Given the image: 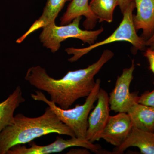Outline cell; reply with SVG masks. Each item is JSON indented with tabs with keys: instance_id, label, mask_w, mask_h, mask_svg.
Masks as SVG:
<instances>
[{
	"instance_id": "1",
	"label": "cell",
	"mask_w": 154,
	"mask_h": 154,
	"mask_svg": "<svg viewBox=\"0 0 154 154\" xmlns=\"http://www.w3.org/2000/svg\"><path fill=\"white\" fill-rule=\"evenodd\" d=\"M113 56V51L105 49L96 62L85 69L69 71L58 79L50 76L39 66L31 67L25 79L38 90L46 92L51 101L59 107L69 109L78 99L88 97L96 85L94 77Z\"/></svg>"
},
{
	"instance_id": "17",
	"label": "cell",
	"mask_w": 154,
	"mask_h": 154,
	"mask_svg": "<svg viewBox=\"0 0 154 154\" xmlns=\"http://www.w3.org/2000/svg\"><path fill=\"white\" fill-rule=\"evenodd\" d=\"M154 85V82H153ZM137 102L154 108V89L151 92L146 91L138 98Z\"/></svg>"
},
{
	"instance_id": "7",
	"label": "cell",
	"mask_w": 154,
	"mask_h": 154,
	"mask_svg": "<svg viewBox=\"0 0 154 154\" xmlns=\"http://www.w3.org/2000/svg\"><path fill=\"white\" fill-rule=\"evenodd\" d=\"M134 69V60H133L131 66L123 69L122 74L117 78L115 87L109 94L110 110L117 113H128L131 107L138 103L137 94L131 93L130 91Z\"/></svg>"
},
{
	"instance_id": "6",
	"label": "cell",
	"mask_w": 154,
	"mask_h": 154,
	"mask_svg": "<svg viewBox=\"0 0 154 154\" xmlns=\"http://www.w3.org/2000/svg\"><path fill=\"white\" fill-rule=\"evenodd\" d=\"M29 147L24 145H18L11 148L6 154H49L60 152L64 150L80 147L90 150L94 152H99L101 149L100 145L94 144L87 139L79 138L74 137L65 140L60 136L52 143L45 146H39L32 141L29 143Z\"/></svg>"
},
{
	"instance_id": "8",
	"label": "cell",
	"mask_w": 154,
	"mask_h": 154,
	"mask_svg": "<svg viewBox=\"0 0 154 154\" xmlns=\"http://www.w3.org/2000/svg\"><path fill=\"white\" fill-rule=\"evenodd\" d=\"M97 101V105L88 116L86 138L93 143L101 139L102 131L110 116L109 96L105 90L100 88Z\"/></svg>"
},
{
	"instance_id": "2",
	"label": "cell",
	"mask_w": 154,
	"mask_h": 154,
	"mask_svg": "<svg viewBox=\"0 0 154 154\" xmlns=\"http://www.w3.org/2000/svg\"><path fill=\"white\" fill-rule=\"evenodd\" d=\"M52 133L75 137L73 131L61 121L49 106L38 117H29L18 113L14 116L11 124L0 133V154H7L14 146L25 145Z\"/></svg>"
},
{
	"instance_id": "12",
	"label": "cell",
	"mask_w": 154,
	"mask_h": 154,
	"mask_svg": "<svg viewBox=\"0 0 154 154\" xmlns=\"http://www.w3.org/2000/svg\"><path fill=\"white\" fill-rule=\"evenodd\" d=\"M82 16L86 18L83 24L85 29L93 30L96 27L98 19L91 12L89 0H72L68 6L66 12L61 18L60 25H67L77 17Z\"/></svg>"
},
{
	"instance_id": "4",
	"label": "cell",
	"mask_w": 154,
	"mask_h": 154,
	"mask_svg": "<svg viewBox=\"0 0 154 154\" xmlns=\"http://www.w3.org/2000/svg\"><path fill=\"white\" fill-rule=\"evenodd\" d=\"M135 8V2L131 4L123 13V19L120 25L113 33L106 39L96 42L85 48H69L66 51L69 55H72L69 59V61H76L83 56L85 55L95 48L115 42L126 41L131 43L137 50H144L146 48V41L141 36H139L133 21V12Z\"/></svg>"
},
{
	"instance_id": "15",
	"label": "cell",
	"mask_w": 154,
	"mask_h": 154,
	"mask_svg": "<svg viewBox=\"0 0 154 154\" xmlns=\"http://www.w3.org/2000/svg\"><path fill=\"white\" fill-rule=\"evenodd\" d=\"M25 101L22 96V88L18 86L6 100L0 103V133L11 124L15 110Z\"/></svg>"
},
{
	"instance_id": "5",
	"label": "cell",
	"mask_w": 154,
	"mask_h": 154,
	"mask_svg": "<svg viewBox=\"0 0 154 154\" xmlns=\"http://www.w3.org/2000/svg\"><path fill=\"white\" fill-rule=\"evenodd\" d=\"M81 19L82 17H79L67 25L57 26L54 22L43 27L39 36L43 46L54 53L59 49L61 43L69 38H77L90 45L94 44L104 28L95 30H82L79 28Z\"/></svg>"
},
{
	"instance_id": "19",
	"label": "cell",
	"mask_w": 154,
	"mask_h": 154,
	"mask_svg": "<svg viewBox=\"0 0 154 154\" xmlns=\"http://www.w3.org/2000/svg\"><path fill=\"white\" fill-rule=\"evenodd\" d=\"M118 1L119 6L122 14L124 13L125 11L131 3L134 2V0H118Z\"/></svg>"
},
{
	"instance_id": "18",
	"label": "cell",
	"mask_w": 154,
	"mask_h": 154,
	"mask_svg": "<svg viewBox=\"0 0 154 154\" xmlns=\"http://www.w3.org/2000/svg\"><path fill=\"white\" fill-rule=\"evenodd\" d=\"M144 56L148 60L150 69L154 74V51L150 48H148L145 51Z\"/></svg>"
},
{
	"instance_id": "3",
	"label": "cell",
	"mask_w": 154,
	"mask_h": 154,
	"mask_svg": "<svg viewBox=\"0 0 154 154\" xmlns=\"http://www.w3.org/2000/svg\"><path fill=\"white\" fill-rule=\"evenodd\" d=\"M101 80L97 79L96 85L90 94L86 97L85 102L82 105H77L72 109H64L46 98L39 90L35 91L31 94V98L36 101L44 102L57 115L61 121L68 126L74 133L76 137L86 139L88 128V119L91 110L94 107L100 88Z\"/></svg>"
},
{
	"instance_id": "9",
	"label": "cell",
	"mask_w": 154,
	"mask_h": 154,
	"mask_svg": "<svg viewBox=\"0 0 154 154\" xmlns=\"http://www.w3.org/2000/svg\"><path fill=\"white\" fill-rule=\"evenodd\" d=\"M132 127L128 113L122 112L116 115L110 116L102 131L101 139L117 147L126 140Z\"/></svg>"
},
{
	"instance_id": "20",
	"label": "cell",
	"mask_w": 154,
	"mask_h": 154,
	"mask_svg": "<svg viewBox=\"0 0 154 154\" xmlns=\"http://www.w3.org/2000/svg\"><path fill=\"white\" fill-rule=\"evenodd\" d=\"M88 149L85 148H84V149H76L71 150L69 152H71L70 153L71 154H75L76 152H78L77 154H80L79 152H81V154H89L90 153L88 151Z\"/></svg>"
},
{
	"instance_id": "10",
	"label": "cell",
	"mask_w": 154,
	"mask_h": 154,
	"mask_svg": "<svg viewBox=\"0 0 154 154\" xmlns=\"http://www.w3.org/2000/svg\"><path fill=\"white\" fill-rule=\"evenodd\" d=\"M137 13L133 21L137 31L142 30L141 37L146 41L154 33V0H134Z\"/></svg>"
},
{
	"instance_id": "22",
	"label": "cell",
	"mask_w": 154,
	"mask_h": 154,
	"mask_svg": "<svg viewBox=\"0 0 154 154\" xmlns=\"http://www.w3.org/2000/svg\"><path fill=\"white\" fill-rule=\"evenodd\" d=\"M149 48H150L151 49L154 51V41L149 45Z\"/></svg>"
},
{
	"instance_id": "14",
	"label": "cell",
	"mask_w": 154,
	"mask_h": 154,
	"mask_svg": "<svg viewBox=\"0 0 154 154\" xmlns=\"http://www.w3.org/2000/svg\"><path fill=\"white\" fill-rule=\"evenodd\" d=\"M133 127L154 132V108L137 103L128 112Z\"/></svg>"
},
{
	"instance_id": "21",
	"label": "cell",
	"mask_w": 154,
	"mask_h": 154,
	"mask_svg": "<svg viewBox=\"0 0 154 154\" xmlns=\"http://www.w3.org/2000/svg\"><path fill=\"white\" fill-rule=\"evenodd\" d=\"M154 41V33L153 35H152L151 36V38H149V39H148L146 41V46H149Z\"/></svg>"
},
{
	"instance_id": "11",
	"label": "cell",
	"mask_w": 154,
	"mask_h": 154,
	"mask_svg": "<svg viewBox=\"0 0 154 154\" xmlns=\"http://www.w3.org/2000/svg\"><path fill=\"white\" fill-rule=\"evenodd\" d=\"M130 147H137L142 154H154V132L144 131L133 127L125 141L121 146L115 147L112 154L123 153Z\"/></svg>"
},
{
	"instance_id": "13",
	"label": "cell",
	"mask_w": 154,
	"mask_h": 154,
	"mask_svg": "<svg viewBox=\"0 0 154 154\" xmlns=\"http://www.w3.org/2000/svg\"><path fill=\"white\" fill-rule=\"evenodd\" d=\"M71 1V0H47L41 17L33 23L25 34L17 39V43H21L33 32L48 24L54 23L56 19L63 9L66 3Z\"/></svg>"
},
{
	"instance_id": "16",
	"label": "cell",
	"mask_w": 154,
	"mask_h": 154,
	"mask_svg": "<svg viewBox=\"0 0 154 154\" xmlns=\"http://www.w3.org/2000/svg\"><path fill=\"white\" fill-rule=\"evenodd\" d=\"M119 6L118 0H92L89 4L91 12L99 22L110 23L114 10Z\"/></svg>"
}]
</instances>
